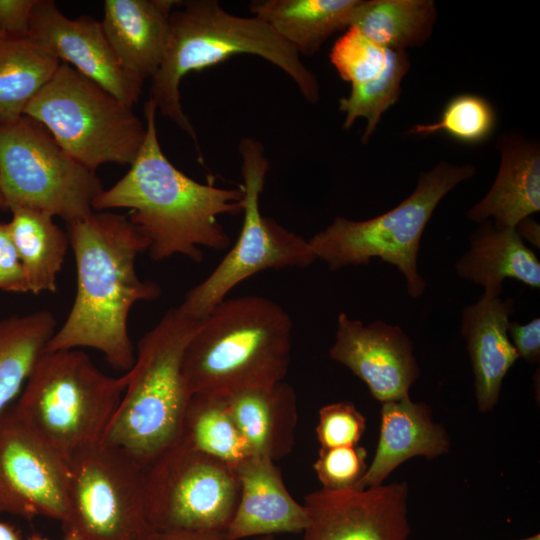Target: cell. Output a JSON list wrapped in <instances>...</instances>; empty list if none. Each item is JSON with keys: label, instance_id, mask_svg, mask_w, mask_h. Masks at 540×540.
<instances>
[{"label": "cell", "instance_id": "11", "mask_svg": "<svg viewBox=\"0 0 540 540\" xmlns=\"http://www.w3.org/2000/svg\"><path fill=\"white\" fill-rule=\"evenodd\" d=\"M65 532L80 540H155L145 505L144 469L103 441L68 461Z\"/></svg>", "mask_w": 540, "mask_h": 540}, {"label": "cell", "instance_id": "24", "mask_svg": "<svg viewBox=\"0 0 540 540\" xmlns=\"http://www.w3.org/2000/svg\"><path fill=\"white\" fill-rule=\"evenodd\" d=\"M359 1L255 0L249 9L299 55L312 56L330 36L349 27Z\"/></svg>", "mask_w": 540, "mask_h": 540}, {"label": "cell", "instance_id": "9", "mask_svg": "<svg viewBox=\"0 0 540 540\" xmlns=\"http://www.w3.org/2000/svg\"><path fill=\"white\" fill-rule=\"evenodd\" d=\"M103 190L95 171L72 158L38 121L23 115L0 125L4 208L37 209L70 223L92 213Z\"/></svg>", "mask_w": 540, "mask_h": 540}, {"label": "cell", "instance_id": "16", "mask_svg": "<svg viewBox=\"0 0 540 540\" xmlns=\"http://www.w3.org/2000/svg\"><path fill=\"white\" fill-rule=\"evenodd\" d=\"M329 356L361 379L381 403L409 396L420 376L413 342L400 326L380 320L364 324L344 312L338 315Z\"/></svg>", "mask_w": 540, "mask_h": 540}, {"label": "cell", "instance_id": "39", "mask_svg": "<svg viewBox=\"0 0 540 540\" xmlns=\"http://www.w3.org/2000/svg\"><path fill=\"white\" fill-rule=\"evenodd\" d=\"M515 230L523 241L526 240L538 249L540 248V227L534 219L527 217L521 220L515 226Z\"/></svg>", "mask_w": 540, "mask_h": 540}, {"label": "cell", "instance_id": "27", "mask_svg": "<svg viewBox=\"0 0 540 540\" xmlns=\"http://www.w3.org/2000/svg\"><path fill=\"white\" fill-rule=\"evenodd\" d=\"M60 63L30 39L0 36V125L24 115Z\"/></svg>", "mask_w": 540, "mask_h": 540}, {"label": "cell", "instance_id": "43", "mask_svg": "<svg viewBox=\"0 0 540 540\" xmlns=\"http://www.w3.org/2000/svg\"><path fill=\"white\" fill-rule=\"evenodd\" d=\"M1 208H4V205H3V200H2L1 193H0V209H1Z\"/></svg>", "mask_w": 540, "mask_h": 540}, {"label": "cell", "instance_id": "21", "mask_svg": "<svg viewBox=\"0 0 540 540\" xmlns=\"http://www.w3.org/2000/svg\"><path fill=\"white\" fill-rule=\"evenodd\" d=\"M500 166L488 193L467 212L480 223L490 219L497 228H515L540 210V149L517 134L499 139Z\"/></svg>", "mask_w": 540, "mask_h": 540}, {"label": "cell", "instance_id": "19", "mask_svg": "<svg viewBox=\"0 0 540 540\" xmlns=\"http://www.w3.org/2000/svg\"><path fill=\"white\" fill-rule=\"evenodd\" d=\"M451 447L448 432L429 406L410 396L382 403L374 457L355 488L383 484L394 470L414 457L434 459Z\"/></svg>", "mask_w": 540, "mask_h": 540}, {"label": "cell", "instance_id": "8", "mask_svg": "<svg viewBox=\"0 0 540 540\" xmlns=\"http://www.w3.org/2000/svg\"><path fill=\"white\" fill-rule=\"evenodd\" d=\"M24 115L41 123L92 171L108 163L131 165L146 136V124L133 107L66 63H60Z\"/></svg>", "mask_w": 540, "mask_h": 540}, {"label": "cell", "instance_id": "26", "mask_svg": "<svg viewBox=\"0 0 540 540\" xmlns=\"http://www.w3.org/2000/svg\"><path fill=\"white\" fill-rule=\"evenodd\" d=\"M436 18L433 0H360L349 26L386 49L406 51L430 38Z\"/></svg>", "mask_w": 540, "mask_h": 540}, {"label": "cell", "instance_id": "37", "mask_svg": "<svg viewBox=\"0 0 540 540\" xmlns=\"http://www.w3.org/2000/svg\"><path fill=\"white\" fill-rule=\"evenodd\" d=\"M509 339L519 358L536 363L540 357V318L526 324L510 321L507 328Z\"/></svg>", "mask_w": 540, "mask_h": 540}, {"label": "cell", "instance_id": "5", "mask_svg": "<svg viewBox=\"0 0 540 540\" xmlns=\"http://www.w3.org/2000/svg\"><path fill=\"white\" fill-rule=\"evenodd\" d=\"M199 320L169 308L138 341L129 380L103 442L143 469L178 439L190 393L183 376L186 346Z\"/></svg>", "mask_w": 540, "mask_h": 540}, {"label": "cell", "instance_id": "31", "mask_svg": "<svg viewBox=\"0 0 540 540\" xmlns=\"http://www.w3.org/2000/svg\"><path fill=\"white\" fill-rule=\"evenodd\" d=\"M496 125V111L487 99L462 93L446 103L437 121L416 124L407 133L418 136L444 133L458 142L473 145L488 140Z\"/></svg>", "mask_w": 540, "mask_h": 540}, {"label": "cell", "instance_id": "3", "mask_svg": "<svg viewBox=\"0 0 540 540\" xmlns=\"http://www.w3.org/2000/svg\"><path fill=\"white\" fill-rule=\"evenodd\" d=\"M238 54L261 57L281 69L309 103L320 99L316 75L267 23L255 16L233 15L216 0L182 1L171 13L164 56L151 79L149 98L157 112L191 137L198 150L196 131L181 104V81L190 72Z\"/></svg>", "mask_w": 540, "mask_h": 540}, {"label": "cell", "instance_id": "7", "mask_svg": "<svg viewBox=\"0 0 540 540\" xmlns=\"http://www.w3.org/2000/svg\"><path fill=\"white\" fill-rule=\"evenodd\" d=\"M474 174L471 164L440 162L421 172L413 192L393 209L367 220L337 216L308 240L310 248L333 271L378 257L403 274L408 295L417 298L426 289L417 266L425 228L440 201Z\"/></svg>", "mask_w": 540, "mask_h": 540}, {"label": "cell", "instance_id": "33", "mask_svg": "<svg viewBox=\"0 0 540 540\" xmlns=\"http://www.w3.org/2000/svg\"><path fill=\"white\" fill-rule=\"evenodd\" d=\"M366 457L359 445L319 449L313 469L324 489L355 488L367 470Z\"/></svg>", "mask_w": 540, "mask_h": 540}, {"label": "cell", "instance_id": "30", "mask_svg": "<svg viewBox=\"0 0 540 540\" xmlns=\"http://www.w3.org/2000/svg\"><path fill=\"white\" fill-rule=\"evenodd\" d=\"M409 69L407 52L391 50L388 64L377 78L351 86L349 95L340 99L339 110L345 114L343 127L349 129L357 119L363 118L366 126L361 140L368 142L382 115L398 101Z\"/></svg>", "mask_w": 540, "mask_h": 540}, {"label": "cell", "instance_id": "40", "mask_svg": "<svg viewBox=\"0 0 540 540\" xmlns=\"http://www.w3.org/2000/svg\"><path fill=\"white\" fill-rule=\"evenodd\" d=\"M0 540H22V538L14 526L0 520Z\"/></svg>", "mask_w": 540, "mask_h": 540}, {"label": "cell", "instance_id": "13", "mask_svg": "<svg viewBox=\"0 0 540 540\" xmlns=\"http://www.w3.org/2000/svg\"><path fill=\"white\" fill-rule=\"evenodd\" d=\"M67 461L20 418L14 404L0 413V513L27 520H68Z\"/></svg>", "mask_w": 540, "mask_h": 540}, {"label": "cell", "instance_id": "42", "mask_svg": "<svg viewBox=\"0 0 540 540\" xmlns=\"http://www.w3.org/2000/svg\"><path fill=\"white\" fill-rule=\"evenodd\" d=\"M521 540H540V535L539 534H535L531 537H527V538H524V539H521Z\"/></svg>", "mask_w": 540, "mask_h": 540}, {"label": "cell", "instance_id": "12", "mask_svg": "<svg viewBox=\"0 0 540 540\" xmlns=\"http://www.w3.org/2000/svg\"><path fill=\"white\" fill-rule=\"evenodd\" d=\"M235 469L175 442L144 468L145 505L159 533H223L239 499Z\"/></svg>", "mask_w": 540, "mask_h": 540}, {"label": "cell", "instance_id": "14", "mask_svg": "<svg viewBox=\"0 0 540 540\" xmlns=\"http://www.w3.org/2000/svg\"><path fill=\"white\" fill-rule=\"evenodd\" d=\"M409 487L406 482L307 494L303 540H407Z\"/></svg>", "mask_w": 540, "mask_h": 540}, {"label": "cell", "instance_id": "44", "mask_svg": "<svg viewBox=\"0 0 540 540\" xmlns=\"http://www.w3.org/2000/svg\"><path fill=\"white\" fill-rule=\"evenodd\" d=\"M3 35L1 32H0V36Z\"/></svg>", "mask_w": 540, "mask_h": 540}, {"label": "cell", "instance_id": "34", "mask_svg": "<svg viewBox=\"0 0 540 540\" xmlns=\"http://www.w3.org/2000/svg\"><path fill=\"white\" fill-rule=\"evenodd\" d=\"M366 429V419L348 401L324 405L315 429L320 449L358 445Z\"/></svg>", "mask_w": 540, "mask_h": 540}, {"label": "cell", "instance_id": "35", "mask_svg": "<svg viewBox=\"0 0 540 540\" xmlns=\"http://www.w3.org/2000/svg\"><path fill=\"white\" fill-rule=\"evenodd\" d=\"M0 291L28 293L27 276L7 223H0Z\"/></svg>", "mask_w": 540, "mask_h": 540}, {"label": "cell", "instance_id": "36", "mask_svg": "<svg viewBox=\"0 0 540 540\" xmlns=\"http://www.w3.org/2000/svg\"><path fill=\"white\" fill-rule=\"evenodd\" d=\"M36 0H0V32L8 38L29 39Z\"/></svg>", "mask_w": 540, "mask_h": 540}, {"label": "cell", "instance_id": "41", "mask_svg": "<svg viewBox=\"0 0 540 540\" xmlns=\"http://www.w3.org/2000/svg\"><path fill=\"white\" fill-rule=\"evenodd\" d=\"M27 540H48L40 534H33ZM62 540H80L79 537L72 532H65V536Z\"/></svg>", "mask_w": 540, "mask_h": 540}, {"label": "cell", "instance_id": "2", "mask_svg": "<svg viewBox=\"0 0 540 540\" xmlns=\"http://www.w3.org/2000/svg\"><path fill=\"white\" fill-rule=\"evenodd\" d=\"M157 109L149 98L144 104L146 136L127 173L94 200V211L129 209L130 223L148 241L155 262L175 255L196 263L201 247L225 250L230 239L219 217L243 210V190L200 183L176 168L162 151Z\"/></svg>", "mask_w": 540, "mask_h": 540}, {"label": "cell", "instance_id": "25", "mask_svg": "<svg viewBox=\"0 0 540 540\" xmlns=\"http://www.w3.org/2000/svg\"><path fill=\"white\" fill-rule=\"evenodd\" d=\"M10 211L12 219L7 226L24 267L29 292H56V278L69 246L67 233L47 212L26 207Z\"/></svg>", "mask_w": 540, "mask_h": 540}, {"label": "cell", "instance_id": "32", "mask_svg": "<svg viewBox=\"0 0 540 540\" xmlns=\"http://www.w3.org/2000/svg\"><path fill=\"white\" fill-rule=\"evenodd\" d=\"M390 53V49L349 26L333 44L329 57L339 76L355 86L377 78L385 70Z\"/></svg>", "mask_w": 540, "mask_h": 540}, {"label": "cell", "instance_id": "17", "mask_svg": "<svg viewBox=\"0 0 540 540\" xmlns=\"http://www.w3.org/2000/svg\"><path fill=\"white\" fill-rule=\"evenodd\" d=\"M274 462L251 455L235 468L240 492L234 515L223 532L227 540L306 529V509L291 496Z\"/></svg>", "mask_w": 540, "mask_h": 540}, {"label": "cell", "instance_id": "20", "mask_svg": "<svg viewBox=\"0 0 540 540\" xmlns=\"http://www.w3.org/2000/svg\"><path fill=\"white\" fill-rule=\"evenodd\" d=\"M178 0H106L105 36L123 68L145 82L158 71Z\"/></svg>", "mask_w": 540, "mask_h": 540}, {"label": "cell", "instance_id": "22", "mask_svg": "<svg viewBox=\"0 0 540 540\" xmlns=\"http://www.w3.org/2000/svg\"><path fill=\"white\" fill-rule=\"evenodd\" d=\"M469 249L456 260L459 278L484 288V295L499 297L505 279L540 287V262L515 228H497L492 220L479 223L469 237Z\"/></svg>", "mask_w": 540, "mask_h": 540}, {"label": "cell", "instance_id": "18", "mask_svg": "<svg viewBox=\"0 0 540 540\" xmlns=\"http://www.w3.org/2000/svg\"><path fill=\"white\" fill-rule=\"evenodd\" d=\"M513 312V298L484 294L462 310L461 334L467 345L481 412L496 406L503 380L519 358L507 332Z\"/></svg>", "mask_w": 540, "mask_h": 540}, {"label": "cell", "instance_id": "29", "mask_svg": "<svg viewBox=\"0 0 540 540\" xmlns=\"http://www.w3.org/2000/svg\"><path fill=\"white\" fill-rule=\"evenodd\" d=\"M177 442L234 469L253 455L229 414L226 398L211 395L190 396Z\"/></svg>", "mask_w": 540, "mask_h": 540}, {"label": "cell", "instance_id": "4", "mask_svg": "<svg viewBox=\"0 0 540 540\" xmlns=\"http://www.w3.org/2000/svg\"><path fill=\"white\" fill-rule=\"evenodd\" d=\"M293 323L287 311L260 295L224 299L199 320L183 357L190 395L227 398L284 381Z\"/></svg>", "mask_w": 540, "mask_h": 540}, {"label": "cell", "instance_id": "10", "mask_svg": "<svg viewBox=\"0 0 540 540\" xmlns=\"http://www.w3.org/2000/svg\"><path fill=\"white\" fill-rule=\"evenodd\" d=\"M242 159L243 224L239 237L212 272L191 288L178 306L200 320L238 284L260 272L288 267L305 268L316 257L308 240L260 211V195L269 170L262 143L245 137L238 145Z\"/></svg>", "mask_w": 540, "mask_h": 540}, {"label": "cell", "instance_id": "38", "mask_svg": "<svg viewBox=\"0 0 540 540\" xmlns=\"http://www.w3.org/2000/svg\"><path fill=\"white\" fill-rule=\"evenodd\" d=\"M155 540H227L223 533L209 531H173L157 534ZM258 540H274L273 536L260 537Z\"/></svg>", "mask_w": 540, "mask_h": 540}, {"label": "cell", "instance_id": "15", "mask_svg": "<svg viewBox=\"0 0 540 540\" xmlns=\"http://www.w3.org/2000/svg\"><path fill=\"white\" fill-rule=\"evenodd\" d=\"M29 39L96 82L123 103L138 102L144 82L129 74L117 59L102 28L90 16L66 17L53 0H36Z\"/></svg>", "mask_w": 540, "mask_h": 540}, {"label": "cell", "instance_id": "28", "mask_svg": "<svg viewBox=\"0 0 540 540\" xmlns=\"http://www.w3.org/2000/svg\"><path fill=\"white\" fill-rule=\"evenodd\" d=\"M55 331L56 319L48 310L0 320V413L21 393Z\"/></svg>", "mask_w": 540, "mask_h": 540}, {"label": "cell", "instance_id": "1", "mask_svg": "<svg viewBox=\"0 0 540 540\" xmlns=\"http://www.w3.org/2000/svg\"><path fill=\"white\" fill-rule=\"evenodd\" d=\"M66 228L77 289L66 320L45 351L92 348L113 369L128 372L136 354L129 312L135 303L161 295L156 282L141 280L136 271V258L148 250V241L126 216L109 211H93Z\"/></svg>", "mask_w": 540, "mask_h": 540}, {"label": "cell", "instance_id": "23", "mask_svg": "<svg viewBox=\"0 0 540 540\" xmlns=\"http://www.w3.org/2000/svg\"><path fill=\"white\" fill-rule=\"evenodd\" d=\"M226 405L253 455L276 461L291 452L298 414L290 384L244 390L227 397Z\"/></svg>", "mask_w": 540, "mask_h": 540}, {"label": "cell", "instance_id": "6", "mask_svg": "<svg viewBox=\"0 0 540 540\" xmlns=\"http://www.w3.org/2000/svg\"><path fill=\"white\" fill-rule=\"evenodd\" d=\"M129 380L102 372L81 349L44 351L14 404L20 418L66 461L103 441Z\"/></svg>", "mask_w": 540, "mask_h": 540}]
</instances>
